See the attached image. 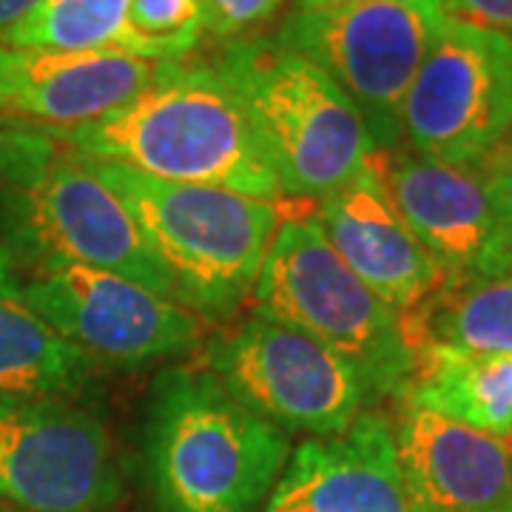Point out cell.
I'll return each mask as SVG.
<instances>
[{"mask_svg": "<svg viewBox=\"0 0 512 512\" xmlns=\"http://www.w3.org/2000/svg\"><path fill=\"white\" fill-rule=\"evenodd\" d=\"M348 3H373V0H296L293 9H325V6H348Z\"/></svg>", "mask_w": 512, "mask_h": 512, "instance_id": "27", "label": "cell"}, {"mask_svg": "<svg viewBox=\"0 0 512 512\" xmlns=\"http://www.w3.org/2000/svg\"><path fill=\"white\" fill-rule=\"evenodd\" d=\"M157 69L160 63L120 52L74 55L0 43V120L83 126L143 92Z\"/></svg>", "mask_w": 512, "mask_h": 512, "instance_id": "15", "label": "cell"}, {"mask_svg": "<svg viewBox=\"0 0 512 512\" xmlns=\"http://www.w3.org/2000/svg\"><path fill=\"white\" fill-rule=\"evenodd\" d=\"M94 359L49 328L23 302L0 299V399H74Z\"/></svg>", "mask_w": 512, "mask_h": 512, "instance_id": "18", "label": "cell"}, {"mask_svg": "<svg viewBox=\"0 0 512 512\" xmlns=\"http://www.w3.org/2000/svg\"><path fill=\"white\" fill-rule=\"evenodd\" d=\"M512 131V40L447 18L402 106L410 151L444 163H484Z\"/></svg>", "mask_w": 512, "mask_h": 512, "instance_id": "9", "label": "cell"}, {"mask_svg": "<svg viewBox=\"0 0 512 512\" xmlns=\"http://www.w3.org/2000/svg\"><path fill=\"white\" fill-rule=\"evenodd\" d=\"M291 453V436L208 367H165L151 384L143 461L154 512H262Z\"/></svg>", "mask_w": 512, "mask_h": 512, "instance_id": "3", "label": "cell"}, {"mask_svg": "<svg viewBox=\"0 0 512 512\" xmlns=\"http://www.w3.org/2000/svg\"><path fill=\"white\" fill-rule=\"evenodd\" d=\"M40 0H0V35H6L15 23L26 18Z\"/></svg>", "mask_w": 512, "mask_h": 512, "instance_id": "26", "label": "cell"}, {"mask_svg": "<svg viewBox=\"0 0 512 512\" xmlns=\"http://www.w3.org/2000/svg\"><path fill=\"white\" fill-rule=\"evenodd\" d=\"M86 163L126 205L183 308L200 319H228L242 308L282 222L276 202L217 185L154 180L92 157Z\"/></svg>", "mask_w": 512, "mask_h": 512, "instance_id": "4", "label": "cell"}, {"mask_svg": "<svg viewBox=\"0 0 512 512\" xmlns=\"http://www.w3.org/2000/svg\"><path fill=\"white\" fill-rule=\"evenodd\" d=\"M393 456L407 512H512L510 441L404 404Z\"/></svg>", "mask_w": 512, "mask_h": 512, "instance_id": "13", "label": "cell"}, {"mask_svg": "<svg viewBox=\"0 0 512 512\" xmlns=\"http://www.w3.org/2000/svg\"><path fill=\"white\" fill-rule=\"evenodd\" d=\"M46 131L92 160L154 180L217 185L265 202L282 197L217 63H160L146 89L120 109L83 126Z\"/></svg>", "mask_w": 512, "mask_h": 512, "instance_id": "1", "label": "cell"}, {"mask_svg": "<svg viewBox=\"0 0 512 512\" xmlns=\"http://www.w3.org/2000/svg\"><path fill=\"white\" fill-rule=\"evenodd\" d=\"M447 18L444 0L293 9L274 40L328 74L362 114L376 151H393L404 97Z\"/></svg>", "mask_w": 512, "mask_h": 512, "instance_id": "7", "label": "cell"}, {"mask_svg": "<svg viewBox=\"0 0 512 512\" xmlns=\"http://www.w3.org/2000/svg\"><path fill=\"white\" fill-rule=\"evenodd\" d=\"M20 302L92 359L143 365L177 359L202 342V319L126 276L60 265L29 274Z\"/></svg>", "mask_w": 512, "mask_h": 512, "instance_id": "11", "label": "cell"}, {"mask_svg": "<svg viewBox=\"0 0 512 512\" xmlns=\"http://www.w3.org/2000/svg\"><path fill=\"white\" fill-rule=\"evenodd\" d=\"M510 467H512V444H510Z\"/></svg>", "mask_w": 512, "mask_h": 512, "instance_id": "28", "label": "cell"}, {"mask_svg": "<svg viewBox=\"0 0 512 512\" xmlns=\"http://www.w3.org/2000/svg\"><path fill=\"white\" fill-rule=\"evenodd\" d=\"M217 69L239 97L282 197L325 200L379 154L342 89L274 37L231 40Z\"/></svg>", "mask_w": 512, "mask_h": 512, "instance_id": "5", "label": "cell"}, {"mask_svg": "<svg viewBox=\"0 0 512 512\" xmlns=\"http://www.w3.org/2000/svg\"><path fill=\"white\" fill-rule=\"evenodd\" d=\"M419 328H407L413 350L421 345L512 356V276L450 279L419 311Z\"/></svg>", "mask_w": 512, "mask_h": 512, "instance_id": "19", "label": "cell"}, {"mask_svg": "<svg viewBox=\"0 0 512 512\" xmlns=\"http://www.w3.org/2000/svg\"><path fill=\"white\" fill-rule=\"evenodd\" d=\"M285 6V0H200L205 35L220 40L251 37L256 26L268 23Z\"/></svg>", "mask_w": 512, "mask_h": 512, "instance_id": "23", "label": "cell"}, {"mask_svg": "<svg viewBox=\"0 0 512 512\" xmlns=\"http://www.w3.org/2000/svg\"><path fill=\"white\" fill-rule=\"evenodd\" d=\"M20 285H23V279H20L18 265H15L12 254L6 251V245L0 242V299L20 302Z\"/></svg>", "mask_w": 512, "mask_h": 512, "instance_id": "25", "label": "cell"}, {"mask_svg": "<svg viewBox=\"0 0 512 512\" xmlns=\"http://www.w3.org/2000/svg\"><path fill=\"white\" fill-rule=\"evenodd\" d=\"M313 220L336 256L399 316L419 311L447 282L390 200L379 154L350 183L319 200Z\"/></svg>", "mask_w": 512, "mask_h": 512, "instance_id": "12", "label": "cell"}, {"mask_svg": "<svg viewBox=\"0 0 512 512\" xmlns=\"http://www.w3.org/2000/svg\"><path fill=\"white\" fill-rule=\"evenodd\" d=\"M205 35L200 0H128L120 52L151 63L183 60Z\"/></svg>", "mask_w": 512, "mask_h": 512, "instance_id": "21", "label": "cell"}, {"mask_svg": "<svg viewBox=\"0 0 512 512\" xmlns=\"http://www.w3.org/2000/svg\"><path fill=\"white\" fill-rule=\"evenodd\" d=\"M0 512H9V510H0Z\"/></svg>", "mask_w": 512, "mask_h": 512, "instance_id": "29", "label": "cell"}, {"mask_svg": "<svg viewBox=\"0 0 512 512\" xmlns=\"http://www.w3.org/2000/svg\"><path fill=\"white\" fill-rule=\"evenodd\" d=\"M205 367L239 404L282 433L333 439L348 433L370 407L345 359L302 330L259 313L211 339Z\"/></svg>", "mask_w": 512, "mask_h": 512, "instance_id": "8", "label": "cell"}, {"mask_svg": "<svg viewBox=\"0 0 512 512\" xmlns=\"http://www.w3.org/2000/svg\"><path fill=\"white\" fill-rule=\"evenodd\" d=\"M390 427L362 413L342 436L302 441L262 512H407Z\"/></svg>", "mask_w": 512, "mask_h": 512, "instance_id": "16", "label": "cell"}, {"mask_svg": "<svg viewBox=\"0 0 512 512\" xmlns=\"http://www.w3.org/2000/svg\"><path fill=\"white\" fill-rule=\"evenodd\" d=\"M0 242L20 276L86 265L174 299L120 197L43 126L0 120Z\"/></svg>", "mask_w": 512, "mask_h": 512, "instance_id": "2", "label": "cell"}, {"mask_svg": "<svg viewBox=\"0 0 512 512\" xmlns=\"http://www.w3.org/2000/svg\"><path fill=\"white\" fill-rule=\"evenodd\" d=\"M379 168L396 211L447 282L490 274L498 220L481 163H444L404 151Z\"/></svg>", "mask_w": 512, "mask_h": 512, "instance_id": "14", "label": "cell"}, {"mask_svg": "<svg viewBox=\"0 0 512 512\" xmlns=\"http://www.w3.org/2000/svg\"><path fill=\"white\" fill-rule=\"evenodd\" d=\"M481 171L490 188L495 220H498V242L487 276H512V140H504L495 148L481 163Z\"/></svg>", "mask_w": 512, "mask_h": 512, "instance_id": "22", "label": "cell"}, {"mask_svg": "<svg viewBox=\"0 0 512 512\" xmlns=\"http://www.w3.org/2000/svg\"><path fill=\"white\" fill-rule=\"evenodd\" d=\"M256 311L345 359L367 404L399 399L416 373L404 319L336 256L319 222L282 220L254 288Z\"/></svg>", "mask_w": 512, "mask_h": 512, "instance_id": "6", "label": "cell"}, {"mask_svg": "<svg viewBox=\"0 0 512 512\" xmlns=\"http://www.w3.org/2000/svg\"><path fill=\"white\" fill-rule=\"evenodd\" d=\"M123 476L100 416L63 396L0 399V507L109 512Z\"/></svg>", "mask_w": 512, "mask_h": 512, "instance_id": "10", "label": "cell"}, {"mask_svg": "<svg viewBox=\"0 0 512 512\" xmlns=\"http://www.w3.org/2000/svg\"><path fill=\"white\" fill-rule=\"evenodd\" d=\"M447 15L512 40V0H444Z\"/></svg>", "mask_w": 512, "mask_h": 512, "instance_id": "24", "label": "cell"}, {"mask_svg": "<svg viewBox=\"0 0 512 512\" xmlns=\"http://www.w3.org/2000/svg\"><path fill=\"white\" fill-rule=\"evenodd\" d=\"M404 404L495 439H512V356L421 345Z\"/></svg>", "mask_w": 512, "mask_h": 512, "instance_id": "17", "label": "cell"}, {"mask_svg": "<svg viewBox=\"0 0 512 512\" xmlns=\"http://www.w3.org/2000/svg\"><path fill=\"white\" fill-rule=\"evenodd\" d=\"M126 12L128 0H40L0 43L74 55L120 52Z\"/></svg>", "mask_w": 512, "mask_h": 512, "instance_id": "20", "label": "cell"}]
</instances>
